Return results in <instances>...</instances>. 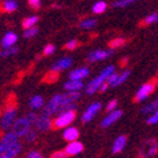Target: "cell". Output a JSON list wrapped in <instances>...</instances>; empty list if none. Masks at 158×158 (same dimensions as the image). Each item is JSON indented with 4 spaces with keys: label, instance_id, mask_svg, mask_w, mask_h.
I'll list each match as a JSON object with an SVG mask.
<instances>
[{
    "label": "cell",
    "instance_id": "cell-1",
    "mask_svg": "<svg viewBox=\"0 0 158 158\" xmlns=\"http://www.w3.org/2000/svg\"><path fill=\"white\" fill-rule=\"evenodd\" d=\"M114 70H115V67H114V65H108V67H106V68L101 72L99 75L95 77L94 79H92V81L88 83V85L85 87V93L90 95V94H94L95 92H98V90H99V88H101V85L107 82L108 77H109L110 74H113Z\"/></svg>",
    "mask_w": 158,
    "mask_h": 158
},
{
    "label": "cell",
    "instance_id": "cell-2",
    "mask_svg": "<svg viewBox=\"0 0 158 158\" xmlns=\"http://www.w3.org/2000/svg\"><path fill=\"white\" fill-rule=\"evenodd\" d=\"M158 152V143L156 139H147L142 143L138 151V158H151Z\"/></svg>",
    "mask_w": 158,
    "mask_h": 158
},
{
    "label": "cell",
    "instance_id": "cell-3",
    "mask_svg": "<svg viewBox=\"0 0 158 158\" xmlns=\"http://www.w3.org/2000/svg\"><path fill=\"white\" fill-rule=\"evenodd\" d=\"M77 117L75 112H65L62 114H58V117L53 121V128L60 129V128H68L70 127V123L74 122Z\"/></svg>",
    "mask_w": 158,
    "mask_h": 158
},
{
    "label": "cell",
    "instance_id": "cell-4",
    "mask_svg": "<svg viewBox=\"0 0 158 158\" xmlns=\"http://www.w3.org/2000/svg\"><path fill=\"white\" fill-rule=\"evenodd\" d=\"M15 117H16V108L15 106H8L6 109L4 110L2 115V121H0V128L2 129H9L14 122H15Z\"/></svg>",
    "mask_w": 158,
    "mask_h": 158
},
{
    "label": "cell",
    "instance_id": "cell-5",
    "mask_svg": "<svg viewBox=\"0 0 158 158\" xmlns=\"http://www.w3.org/2000/svg\"><path fill=\"white\" fill-rule=\"evenodd\" d=\"M62 102H63V94H55L52 99L47 103V106L43 108V114L50 117L52 114L56 113L58 109L60 108V106H62Z\"/></svg>",
    "mask_w": 158,
    "mask_h": 158
},
{
    "label": "cell",
    "instance_id": "cell-6",
    "mask_svg": "<svg viewBox=\"0 0 158 158\" xmlns=\"http://www.w3.org/2000/svg\"><path fill=\"white\" fill-rule=\"evenodd\" d=\"M31 128V124L29 123V121L27 118H20L14 122L13 124V133H15L16 137H25V134L30 131Z\"/></svg>",
    "mask_w": 158,
    "mask_h": 158
},
{
    "label": "cell",
    "instance_id": "cell-7",
    "mask_svg": "<svg viewBox=\"0 0 158 158\" xmlns=\"http://www.w3.org/2000/svg\"><path fill=\"white\" fill-rule=\"evenodd\" d=\"M156 88V83L154 82H148V83H144L139 89H138L137 94H135V98L134 101L135 102H143L144 99H147V98L152 94V92Z\"/></svg>",
    "mask_w": 158,
    "mask_h": 158
},
{
    "label": "cell",
    "instance_id": "cell-8",
    "mask_svg": "<svg viewBox=\"0 0 158 158\" xmlns=\"http://www.w3.org/2000/svg\"><path fill=\"white\" fill-rule=\"evenodd\" d=\"M101 108H102V103H99V102L92 103V104L85 109V112L83 113V115H82V122H83V123L90 122L93 118L95 117V114L101 110Z\"/></svg>",
    "mask_w": 158,
    "mask_h": 158
},
{
    "label": "cell",
    "instance_id": "cell-9",
    "mask_svg": "<svg viewBox=\"0 0 158 158\" xmlns=\"http://www.w3.org/2000/svg\"><path fill=\"white\" fill-rule=\"evenodd\" d=\"M35 128L36 131H40V132H48L53 128V121L50 119V117L42 114L38 117V119L35 122Z\"/></svg>",
    "mask_w": 158,
    "mask_h": 158
},
{
    "label": "cell",
    "instance_id": "cell-10",
    "mask_svg": "<svg viewBox=\"0 0 158 158\" xmlns=\"http://www.w3.org/2000/svg\"><path fill=\"white\" fill-rule=\"evenodd\" d=\"M110 54H112V52H110V50L97 49V50L90 52V53L87 55V59H88V62H98V60H104V59H107V58H108Z\"/></svg>",
    "mask_w": 158,
    "mask_h": 158
},
{
    "label": "cell",
    "instance_id": "cell-11",
    "mask_svg": "<svg viewBox=\"0 0 158 158\" xmlns=\"http://www.w3.org/2000/svg\"><path fill=\"white\" fill-rule=\"evenodd\" d=\"M73 64V59L70 56H64L62 59H59L58 62H55L52 67V72L53 73H58V72H60V70H64L67 68H69L70 65Z\"/></svg>",
    "mask_w": 158,
    "mask_h": 158
},
{
    "label": "cell",
    "instance_id": "cell-12",
    "mask_svg": "<svg viewBox=\"0 0 158 158\" xmlns=\"http://www.w3.org/2000/svg\"><path fill=\"white\" fill-rule=\"evenodd\" d=\"M123 115V112L122 110H113V112H110L104 119H103V122L101 123V127L102 128H107V127H109V126H112L114 122H117L119 118Z\"/></svg>",
    "mask_w": 158,
    "mask_h": 158
},
{
    "label": "cell",
    "instance_id": "cell-13",
    "mask_svg": "<svg viewBox=\"0 0 158 158\" xmlns=\"http://www.w3.org/2000/svg\"><path fill=\"white\" fill-rule=\"evenodd\" d=\"M89 74V69L83 67V68H77L69 73V81H83Z\"/></svg>",
    "mask_w": 158,
    "mask_h": 158
},
{
    "label": "cell",
    "instance_id": "cell-14",
    "mask_svg": "<svg viewBox=\"0 0 158 158\" xmlns=\"http://www.w3.org/2000/svg\"><path fill=\"white\" fill-rule=\"evenodd\" d=\"M79 138V129L75 127H68L64 129L63 132V139L72 143V142H77V139Z\"/></svg>",
    "mask_w": 158,
    "mask_h": 158
},
{
    "label": "cell",
    "instance_id": "cell-15",
    "mask_svg": "<svg viewBox=\"0 0 158 158\" xmlns=\"http://www.w3.org/2000/svg\"><path fill=\"white\" fill-rule=\"evenodd\" d=\"M83 149H84V146L81 142H72L65 147L64 152H65L67 157H72V156H75V154H79L81 152H83Z\"/></svg>",
    "mask_w": 158,
    "mask_h": 158
},
{
    "label": "cell",
    "instance_id": "cell-16",
    "mask_svg": "<svg viewBox=\"0 0 158 158\" xmlns=\"http://www.w3.org/2000/svg\"><path fill=\"white\" fill-rule=\"evenodd\" d=\"M18 42V35L14 33V31H8L4 38H3V40H2V47L4 49H8V48H11V47H15Z\"/></svg>",
    "mask_w": 158,
    "mask_h": 158
},
{
    "label": "cell",
    "instance_id": "cell-17",
    "mask_svg": "<svg viewBox=\"0 0 158 158\" xmlns=\"http://www.w3.org/2000/svg\"><path fill=\"white\" fill-rule=\"evenodd\" d=\"M126 144H127V135H119V137H118L117 139L114 141V143H113V148H112L113 153L117 154V153L122 152V151L124 149Z\"/></svg>",
    "mask_w": 158,
    "mask_h": 158
},
{
    "label": "cell",
    "instance_id": "cell-18",
    "mask_svg": "<svg viewBox=\"0 0 158 158\" xmlns=\"http://www.w3.org/2000/svg\"><path fill=\"white\" fill-rule=\"evenodd\" d=\"M79 98H81V93H79V92H67L65 94H63V102H62V104L75 103V101H78Z\"/></svg>",
    "mask_w": 158,
    "mask_h": 158
},
{
    "label": "cell",
    "instance_id": "cell-19",
    "mask_svg": "<svg viewBox=\"0 0 158 158\" xmlns=\"http://www.w3.org/2000/svg\"><path fill=\"white\" fill-rule=\"evenodd\" d=\"M2 143L5 148H9V147H11L13 144H15V143H18V137L15 135V133H13V132H10V133H8V134H5L4 137H3V139H2Z\"/></svg>",
    "mask_w": 158,
    "mask_h": 158
},
{
    "label": "cell",
    "instance_id": "cell-20",
    "mask_svg": "<svg viewBox=\"0 0 158 158\" xmlns=\"http://www.w3.org/2000/svg\"><path fill=\"white\" fill-rule=\"evenodd\" d=\"M84 87L82 81H69L64 84V89L67 92H78Z\"/></svg>",
    "mask_w": 158,
    "mask_h": 158
},
{
    "label": "cell",
    "instance_id": "cell-21",
    "mask_svg": "<svg viewBox=\"0 0 158 158\" xmlns=\"http://www.w3.org/2000/svg\"><path fill=\"white\" fill-rule=\"evenodd\" d=\"M18 9V3L16 0H4L2 3V10L5 13H13Z\"/></svg>",
    "mask_w": 158,
    "mask_h": 158
},
{
    "label": "cell",
    "instance_id": "cell-22",
    "mask_svg": "<svg viewBox=\"0 0 158 158\" xmlns=\"http://www.w3.org/2000/svg\"><path fill=\"white\" fill-rule=\"evenodd\" d=\"M29 106L31 109H40L43 108L44 106V99H43V97L42 95H34L30 102H29Z\"/></svg>",
    "mask_w": 158,
    "mask_h": 158
},
{
    "label": "cell",
    "instance_id": "cell-23",
    "mask_svg": "<svg viewBox=\"0 0 158 158\" xmlns=\"http://www.w3.org/2000/svg\"><path fill=\"white\" fill-rule=\"evenodd\" d=\"M39 22V18L36 15H31V16H28L23 20V28L24 29H30V28H34Z\"/></svg>",
    "mask_w": 158,
    "mask_h": 158
},
{
    "label": "cell",
    "instance_id": "cell-24",
    "mask_svg": "<svg viewBox=\"0 0 158 158\" xmlns=\"http://www.w3.org/2000/svg\"><path fill=\"white\" fill-rule=\"evenodd\" d=\"M20 151H22V144L15 143V144H13L11 147L6 148L5 154H4V156H6V157H9V158H13V157L18 156V154H19V152H20Z\"/></svg>",
    "mask_w": 158,
    "mask_h": 158
},
{
    "label": "cell",
    "instance_id": "cell-25",
    "mask_svg": "<svg viewBox=\"0 0 158 158\" xmlns=\"http://www.w3.org/2000/svg\"><path fill=\"white\" fill-rule=\"evenodd\" d=\"M92 10H93L94 14H102V13H104L107 10V3L103 2V0H101V2H97L93 5Z\"/></svg>",
    "mask_w": 158,
    "mask_h": 158
},
{
    "label": "cell",
    "instance_id": "cell-26",
    "mask_svg": "<svg viewBox=\"0 0 158 158\" xmlns=\"http://www.w3.org/2000/svg\"><path fill=\"white\" fill-rule=\"evenodd\" d=\"M129 75H131V70H124V72H122L119 75H118L115 83H114L112 87H118V85L123 84V83L127 81V79H128V77H129Z\"/></svg>",
    "mask_w": 158,
    "mask_h": 158
},
{
    "label": "cell",
    "instance_id": "cell-27",
    "mask_svg": "<svg viewBox=\"0 0 158 158\" xmlns=\"http://www.w3.org/2000/svg\"><path fill=\"white\" fill-rule=\"evenodd\" d=\"M97 24V20L95 19H84L83 22H81V24H79V27H81L82 29H93Z\"/></svg>",
    "mask_w": 158,
    "mask_h": 158
},
{
    "label": "cell",
    "instance_id": "cell-28",
    "mask_svg": "<svg viewBox=\"0 0 158 158\" xmlns=\"http://www.w3.org/2000/svg\"><path fill=\"white\" fill-rule=\"evenodd\" d=\"M157 109H158V99H156L152 103H149L146 107H143L142 108V113H151V112H156Z\"/></svg>",
    "mask_w": 158,
    "mask_h": 158
},
{
    "label": "cell",
    "instance_id": "cell-29",
    "mask_svg": "<svg viewBox=\"0 0 158 158\" xmlns=\"http://www.w3.org/2000/svg\"><path fill=\"white\" fill-rule=\"evenodd\" d=\"M19 52V48L18 47H11V48H8V49H4L0 52V56L3 58H6V56H10V55H14Z\"/></svg>",
    "mask_w": 158,
    "mask_h": 158
},
{
    "label": "cell",
    "instance_id": "cell-30",
    "mask_svg": "<svg viewBox=\"0 0 158 158\" xmlns=\"http://www.w3.org/2000/svg\"><path fill=\"white\" fill-rule=\"evenodd\" d=\"M135 2H138V0H117V2L113 3V6L114 8H124V6H128Z\"/></svg>",
    "mask_w": 158,
    "mask_h": 158
},
{
    "label": "cell",
    "instance_id": "cell-31",
    "mask_svg": "<svg viewBox=\"0 0 158 158\" xmlns=\"http://www.w3.org/2000/svg\"><path fill=\"white\" fill-rule=\"evenodd\" d=\"M36 138H38V131H36V129L30 128V131L25 134V142H28V143L34 142V141L36 139Z\"/></svg>",
    "mask_w": 158,
    "mask_h": 158
},
{
    "label": "cell",
    "instance_id": "cell-32",
    "mask_svg": "<svg viewBox=\"0 0 158 158\" xmlns=\"http://www.w3.org/2000/svg\"><path fill=\"white\" fill-rule=\"evenodd\" d=\"M124 43H126V40L123 38H115L112 42H109V47H110V49H115V48H119V47L124 45Z\"/></svg>",
    "mask_w": 158,
    "mask_h": 158
},
{
    "label": "cell",
    "instance_id": "cell-33",
    "mask_svg": "<svg viewBox=\"0 0 158 158\" xmlns=\"http://www.w3.org/2000/svg\"><path fill=\"white\" fill-rule=\"evenodd\" d=\"M158 22V13H152L151 15H148L144 20H143V24L146 25H151V24H154Z\"/></svg>",
    "mask_w": 158,
    "mask_h": 158
},
{
    "label": "cell",
    "instance_id": "cell-34",
    "mask_svg": "<svg viewBox=\"0 0 158 158\" xmlns=\"http://www.w3.org/2000/svg\"><path fill=\"white\" fill-rule=\"evenodd\" d=\"M38 28L36 27H34V28H30V29H25L24 30V33H23V35H24V38H27V39H29V38H33V36H35L36 34H38Z\"/></svg>",
    "mask_w": 158,
    "mask_h": 158
},
{
    "label": "cell",
    "instance_id": "cell-35",
    "mask_svg": "<svg viewBox=\"0 0 158 158\" xmlns=\"http://www.w3.org/2000/svg\"><path fill=\"white\" fill-rule=\"evenodd\" d=\"M54 52H55V45L54 44H48V45H45V48L43 50V54L48 56V55H52Z\"/></svg>",
    "mask_w": 158,
    "mask_h": 158
},
{
    "label": "cell",
    "instance_id": "cell-36",
    "mask_svg": "<svg viewBox=\"0 0 158 158\" xmlns=\"http://www.w3.org/2000/svg\"><path fill=\"white\" fill-rule=\"evenodd\" d=\"M78 45H79V42L75 40V39H73V40H69V42L65 44V49H68V50H74L75 48H78Z\"/></svg>",
    "mask_w": 158,
    "mask_h": 158
},
{
    "label": "cell",
    "instance_id": "cell-37",
    "mask_svg": "<svg viewBox=\"0 0 158 158\" xmlns=\"http://www.w3.org/2000/svg\"><path fill=\"white\" fill-rule=\"evenodd\" d=\"M147 123L148 124H156V123H158V109L148 118V119H147Z\"/></svg>",
    "mask_w": 158,
    "mask_h": 158
},
{
    "label": "cell",
    "instance_id": "cell-38",
    "mask_svg": "<svg viewBox=\"0 0 158 158\" xmlns=\"http://www.w3.org/2000/svg\"><path fill=\"white\" fill-rule=\"evenodd\" d=\"M27 119L29 121V123L30 124H35V122H36V119H38V115L34 113V112H29L28 114H27Z\"/></svg>",
    "mask_w": 158,
    "mask_h": 158
},
{
    "label": "cell",
    "instance_id": "cell-39",
    "mask_svg": "<svg viewBox=\"0 0 158 158\" xmlns=\"http://www.w3.org/2000/svg\"><path fill=\"white\" fill-rule=\"evenodd\" d=\"M50 158H67V154L64 151H55L52 153Z\"/></svg>",
    "mask_w": 158,
    "mask_h": 158
},
{
    "label": "cell",
    "instance_id": "cell-40",
    "mask_svg": "<svg viewBox=\"0 0 158 158\" xmlns=\"http://www.w3.org/2000/svg\"><path fill=\"white\" fill-rule=\"evenodd\" d=\"M117 104H118V102H117L115 99H113V101H110V102H109V103L107 104V108H106V109H107V112H108V113H110V112H113V110H114V109L117 108Z\"/></svg>",
    "mask_w": 158,
    "mask_h": 158
},
{
    "label": "cell",
    "instance_id": "cell-41",
    "mask_svg": "<svg viewBox=\"0 0 158 158\" xmlns=\"http://www.w3.org/2000/svg\"><path fill=\"white\" fill-rule=\"evenodd\" d=\"M118 75L119 74H117V73H113V74H110L109 77H108V79H107V83L109 84V87H112L114 83H115V81H117V78H118Z\"/></svg>",
    "mask_w": 158,
    "mask_h": 158
},
{
    "label": "cell",
    "instance_id": "cell-42",
    "mask_svg": "<svg viewBox=\"0 0 158 158\" xmlns=\"http://www.w3.org/2000/svg\"><path fill=\"white\" fill-rule=\"evenodd\" d=\"M28 3L33 9H39L42 4V0H28Z\"/></svg>",
    "mask_w": 158,
    "mask_h": 158
},
{
    "label": "cell",
    "instance_id": "cell-43",
    "mask_svg": "<svg viewBox=\"0 0 158 158\" xmlns=\"http://www.w3.org/2000/svg\"><path fill=\"white\" fill-rule=\"evenodd\" d=\"M27 158H43V154L39 153L38 151H31V152L28 153Z\"/></svg>",
    "mask_w": 158,
    "mask_h": 158
},
{
    "label": "cell",
    "instance_id": "cell-44",
    "mask_svg": "<svg viewBox=\"0 0 158 158\" xmlns=\"http://www.w3.org/2000/svg\"><path fill=\"white\" fill-rule=\"evenodd\" d=\"M108 88H109V84H108V83L106 82V83H103V84L101 85V88H99V90H101V93H104V92H106V90H107Z\"/></svg>",
    "mask_w": 158,
    "mask_h": 158
},
{
    "label": "cell",
    "instance_id": "cell-45",
    "mask_svg": "<svg viewBox=\"0 0 158 158\" xmlns=\"http://www.w3.org/2000/svg\"><path fill=\"white\" fill-rule=\"evenodd\" d=\"M5 151H6V148H5L2 143H0V157H3V156L5 154Z\"/></svg>",
    "mask_w": 158,
    "mask_h": 158
},
{
    "label": "cell",
    "instance_id": "cell-46",
    "mask_svg": "<svg viewBox=\"0 0 158 158\" xmlns=\"http://www.w3.org/2000/svg\"><path fill=\"white\" fill-rule=\"evenodd\" d=\"M0 158H9V157H6V156H3V157H0Z\"/></svg>",
    "mask_w": 158,
    "mask_h": 158
}]
</instances>
